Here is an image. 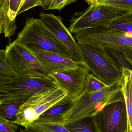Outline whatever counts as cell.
Returning a JSON list of instances; mask_svg holds the SVG:
<instances>
[{
	"label": "cell",
	"instance_id": "cell-1",
	"mask_svg": "<svg viewBox=\"0 0 132 132\" xmlns=\"http://www.w3.org/2000/svg\"><path fill=\"white\" fill-rule=\"evenodd\" d=\"M124 100L121 84L106 86L90 92L84 90L75 99L71 108L62 116L61 124L64 125L96 115L105 106Z\"/></svg>",
	"mask_w": 132,
	"mask_h": 132
},
{
	"label": "cell",
	"instance_id": "cell-2",
	"mask_svg": "<svg viewBox=\"0 0 132 132\" xmlns=\"http://www.w3.org/2000/svg\"><path fill=\"white\" fill-rule=\"evenodd\" d=\"M15 41L32 53L48 52L71 59L67 48L45 28L40 19L29 18Z\"/></svg>",
	"mask_w": 132,
	"mask_h": 132
},
{
	"label": "cell",
	"instance_id": "cell-3",
	"mask_svg": "<svg viewBox=\"0 0 132 132\" xmlns=\"http://www.w3.org/2000/svg\"><path fill=\"white\" fill-rule=\"evenodd\" d=\"M74 34L75 39L78 43L119 51L132 67L131 36L105 26L84 29Z\"/></svg>",
	"mask_w": 132,
	"mask_h": 132
},
{
	"label": "cell",
	"instance_id": "cell-4",
	"mask_svg": "<svg viewBox=\"0 0 132 132\" xmlns=\"http://www.w3.org/2000/svg\"><path fill=\"white\" fill-rule=\"evenodd\" d=\"M77 45L83 62L95 77L106 86L121 82L122 71L104 48L78 43Z\"/></svg>",
	"mask_w": 132,
	"mask_h": 132
},
{
	"label": "cell",
	"instance_id": "cell-5",
	"mask_svg": "<svg viewBox=\"0 0 132 132\" xmlns=\"http://www.w3.org/2000/svg\"><path fill=\"white\" fill-rule=\"evenodd\" d=\"M67 92L60 86L32 95L19 108L14 124L27 128L46 110L65 98Z\"/></svg>",
	"mask_w": 132,
	"mask_h": 132
},
{
	"label": "cell",
	"instance_id": "cell-6",
	"mask_svg": "<svg viewBox=\"0 0 132 132\" xmlns=\"http://www.w3.org/2000/svg\"><path fill=\"white\" fill-rule=\"evenodd\" d=\"M6 59L19 76L26 77H50L35 56L15 41L5 48Z\"/></svg>",
	"mask_w": 132,
	"mask_h": 132
},
{
	"label": "cell",
	"instance_id": "cell-7",
	"mask_svg": "<svg viewBox=\"0 0 132 132\" xmlns=\"http://www.w3.org/2000/svg\"><path fill=\"white\" fill-rule=\"evenodd\" d=\"M122 12L104 5L93 4L83 12L75 13L70 21L68 30L72 34L87 29L106 26Z\"/></svg>",
	"mask_w": 132,
	"mask_h": 132
},
{
	"label": "cell",
	"instance_id": "cell-8",
	"mask_svg": "<svg viewBox=\"0 0 132 132\" xmlns=\"http://www.w3.org/2000/svg\"><path fill=\"white\" fill-rule=\"evenodd\" d=\"M92 118L97 132H127L125 99L106 105Z\"/></svg>",
	"mask_w": 132,
	"mask_h": 132
},
{
	"label": "cell",
	"instance_id": "cell-9",
	"mask_svg": "<svg viewBox=\"0 0 132 132\" xmlns=\"http://www.w3.org/2000/svg\"><path fill=\"white\" fill-rule=\"evenodd\" d=\"M59 86L51 76L26 77L19 76L0 86V93L6 95H22L31 97Z\"/></svg>",
	"mask_w": 132,
	"mask_h": 132
},
{
	"label": "cell",
	"instance_id": "cell-10",
	"mask_svg": "<svg viewBox=\"0 0 132 132\" xmlns=\"http://www.w3.org/2000/svg\"><path fill=\"white\" fill-rule=\"evenodd\" d=\"M39 16L45 28L67 48L71 60L77 62H83L77 42L63 23L62 18L43 12H41Z\"/></svg>",
	"mask_w": 132,
	"mask_h": 132
},
{
	"label": "cell",
	"instance_id": "cell-11",
	"mask_svg": "<svg viewBox=\"0 0 132 132\" xmlns=\"http://www.w3.org/2000/svg\"><path fill=\"white\" fill-rule=\"evenodd\" d=\"M89 72L85 64L77 68L56 71L50 75L59 86L67 92V97L75 99L84 91Z\"/></svg>",
	"mask_w": 132,
	"mask_h": 132
},
{
	"label": "cell",
	"instance_id": "cell-12",
	"mask_svg": "<svg viewBox=\"0 0 132 132\" xmlns=\"http://www.w3.org/2000/svg\"><path fill=\"white\" fill-rule=\"evenodd\" d=\"M32 54L36 57L44 69L50 75L56 71L77 68L85 65L83 62H77L71 59L56 53L39 52Z\"/></svg>",
	"mask_w": 132,
	"mask_h": 132
},
{
	"label": "cell",
	"instance_id": "cell-13",
	"mask_svg": "<svg viewBox=\"0 0 132 132\" xmlns=\"http://www.w3.org/2000/svg\"><path fill=\"white\" fill-rule=\"evenodd\" d=\"M29 97L22 95H7L0 97V119L14 123L19 108Z\"/></svg>",
	"mask_w": 132,
	"mask_h": 132
},
{
	"label": "cell",
	"instance_id": "cell-14",
	"mask_svg": "<svg viewBox=\"0 0 132 132\" xmlns=\"http://www.w3.org/2000/svg\"><path fill=\"white\" fill-rule=\"evenodd\" d=\"M75 99L66 97L65 98L46 110L35 122L45 123L57 122L61 124L62 116L71 108Z\"/></svg>",
	"mask_w": 132,
	"mask_h": 132
},
{
	"label": "cell",
	"instance_id": "cell-15",
	"mask_svg": "<svg viewBox=\"0 0 132 132\" xmlns=\"http://www.w3.org/2000/svg\"><path fill=\"white\" fill-rule=\"evenodd\" d=\"M23 0H5V9L3 32L10 39L15 34L17 27L15 18Z\"/></svg>",
	"mask_w": 132,
	"mask_h": 132
},
{
	"label": "cell",
	"instance_id": "cell-16",
	"mask_svg": "<svg viewBox=\"0 0 132 132\" xmlns=\"http://www.w3.org/2000/svg\"><path fill=\"white\" fill-rule=\"evenodd\" d=\"M122 78L120 82L125 102L127 115V132H132V81L126 72L122 70Z\"/></svg>",
	"mask_w": 132,
	"mask_h": 132
},
{
	"label": "cell",
	"instance_id": "cell-17",
	"mask_svg": "<svg viewBox=\"0 0 132 132\" xmlns=\"http://www.w3.org/2000/svg\"><path fill=\"white\" fill-rule=\"evenodd\" d=\"M105 26L132 36V11L122 12Z\"/></svg>",
	"mask_w": 132,
	"mask_h": 132
},
{
	"label": "cell",
	"instance_id": "cell-18",
	"mask_svg": "<svg viewBox=\"0 0 132 132\" xmlns=\"http://www.w3.org/2000/svg\"><path fill=\"white\" fill-rule=\"evenodd\" d=\"M19 76L7 62L5 50L0 49V86L10 82Z\"/></svg>",
	"mask_w": 132,
	"mask_h": 132
},
{
	"label": "cell",
	"instance_id": "cell-19",
	"mask_svg": "<svg viewBox=\"0 0 132 132\" xmlns=\"http://www.w3.org/2000/svg\"><path fill=\"white\" fill-rule=\"evenodd\" d=\"M64 126L71 132H97L92 118L67 123Z\"/></svg>",
	"mask_w": 132,
	"mask_h": 132
},
{
	"label": "cell",
	"instance_id": "cell-20",
	"mask_svg": "<svg viewBox=\"0 0 132 132\" xmlns=\"http://www.w3.org/2000/svg\"><path fill=\"white\" fill-rule=\"evenodd\" d=\"M30 126L38 132H71L60 123L35 122Z\"/></svg>",
	"mask_w": 132,
	"mask_h": 132
},
{
	"label": "cell",
	"instance_id": "cell-21",
	"mask_svg": "<svg viewBox=\"0 0 132 132\" xmlns=\"http://www.w3.org/2000/svg\"><path fill=\"white\" fill-rule=\"evenodd\" d=\"M94 4L110 6L122 12L132 11V0H98Z\"/></svg>",
	"mask_w": 132,
	"mask_h": 132
},
{
	"label": "cell",
	"instance_id": "cell-22",
	"mask_svg": "<svg viewBox=\"0 0 132 132\" xmlns=\"http://www.w3.org/2000/svg\"><path fill=\"white\" fill-rule=\"evenodd\" d=\"M105 51L113 59L118 65L122 71L123 68L132 69L130 64L126 59L121 52L113 49L105 48Z\"/></svg>",
	"mask_w": 132,
	"mask_h": 132
},
{
	"label": "cell",
	"instance_id": "cell-23",
	"mask_svg": "<svg viewBox=\"0 0 132 132\" xmlns=\"http://www.w3.org/2000/svg\"><path fill=\"white\" fill-rule=\"evenodd\" d=\"M78 0H44L43 8L45 10H61L67 5Z\"/></svg>",
	"mask_w": 132,
	"mask_h": 132
},
{
	"label": "cell",
	"instance_id": "cell-24",
	"mask_svg": "<svg viewBox=\"0 0 132 132\" xmlns=\"http://www.w3.org/2000/svg\"><path fill=\"white\" fill-rule=\"evenodd\" d=\"M106 86L95 77L91 73L89 74L85 82L84 90L92 92L98 90Z\"/></svg>",
	"mask_w": 132,
	"mask_h": 132
},
{
	"label": "cell",
	"instance_id": "cell-25",
	"mask_svg": "<svg viewBox=\"0 0 132 132\" xmlns=\"http://www.w3.org/2000/svg\"><path fill=\"white\" fill-rule=\"evenodd\" d=\"M43 1L44 0H23L17 13V16L34 7L41 6L43 7Z\"/></svg>",
	"mask_w": 132,
	"mask_h": 132
},
{
	"label": "cell",
	"instance_id": "cell-26",
	"mask_svg": "<svg viewBox=\"0 0 132 132\" xmlns=\"http://www.w3.org/2000/svg\"><path fill=\"white\" fill-rule=\"evenodd\" d=\"M14 123L7 122L0 119V132H16L18 127Z\"/></svg>",
	"mask_w": 132,
	"mask_h": 132
},
{
	"label": "cell",
	"instance_id": "cell-27",
	"mask_svg": "<svg viewBox=\"0 0 132 132\" xmlns=\"http://www.w3.org/2000/svg\"><path fill=\"white\" fill-rule=\"evenodd\" d=\"M5 9V0H0V35L3 31Z\"/></svg>",
	"mask_w": 132,
	"mask_h": 132
},
{
	"label": "cell",
	"instance_id": "cell-28",
	"mask_svg": "<svg viewBox=\"0 0 132 132\" xmlns=\"http://www.w3.org/2000/svg\"><path fill=\"white\" fill-rule=\"evenodd\" d=\"M18 132H38L35 130L34 128L31 126H29L27 128H25L23 129H21Z\"/></svg>",
	"mask_w": 132,
	"mask_h": 132
},
{
	"label": "cell",
	"instance_id": "cell-29",
	"mask_svg": "<svg viewBox=\"0 0 132 132\" xmlns=\"http://www.w3.org/2000/svg\"><path fill=\"white\" fill-rule=\"evenodd\" d=\"M127 73L130 77L131 80L132 81V69H126Z\"/></svg>",
	"mask_w": 132,
	"mask_h": 132
},
{
	"label": "cell",
	"instance_id": "cell-30",
	"mask_svg": "<svg viewBox=\"0 0 132 132\" xmlns=\"http://www.w3.org/2000/svg\"><path fill=\"white\" fill-rule=\"evenodd\" d=\"M98 0H85L87 3L90 5L92 4H94L97 2Z\"/></svg>",
	"mask_w": 132,
	"mask_h": 132
},
{
	"label": "cell",
	"instance_id": "cell-31",
	"mask_svg": "<svg viewBox=\"0 0 132 132\" xmlns=\"http://www.w3.org/2000/svg\"><path fill=\"white\" fill-rule=\"evenodd\" d=\"M6 95L5 94H2V93H0V97H4V96H6Z\"/></svg>",
	"mask_w": 132,
	"mask_h": 132
},
{
	"label": "cell",
	"instance_id": "cell-32",
	"mask_svg": "<svg viewBox=\"0 0 132 132\" xmlns=\"http://www.w3.org/2000/svg\"></svg>",
	"mask_w": 132,
	"mask_h": 132
}]
</instances>
